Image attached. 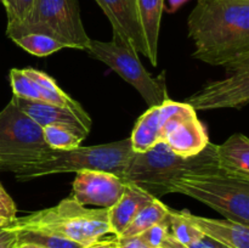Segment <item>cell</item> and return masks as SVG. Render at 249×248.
I'll list each match as a JSON object with an SVG mask.
<instances>
[{
	"instance_id": "7402d4cb",
	"label": "cell",
	"mask_w": 249,
	"mask_h": 248,
	"mask_svg": "<svg viewBox=\"0 0 249 248\" xmlns=\"http://www.w3.org/2000/svg\"><path fill=\"white\" fill-rule=\"evenodd\" d=\"M14 41L27 53L38 57H45L61 49H65V45L56 39L39 33L24 34L18 38H15Z\"/></svg>"
},
{
	"instance_id": "1f68e13d",
	"label": "cell",
	"mask_w": 249,
	"mask_h": 248,
	"mask_svg": "<svg viewBox=\"0 0 249 248\" xmlns=\"http://www.w3.org/2000/svg\"><path fill=\"white\" fill-rule=\"evenodd\" d=\"M187 1H190V0H168V7L165 10H167V12H169V14H174V12H177L182 5L186 4Z\"/></svg>"
},
{
	"instance_id": "e0dca14e",
	"label": "cell",
	"mask_w": 249,
	"mask_h": 248,
	"mask_svg": "<svg viewBox=\"0 0 249 248\" xmlns=\"http://www.w3.org/2000/svg\"><path fill=\"white\" fill-rule=\"evenodd\" d=\"M216 157L221 170L249 179V139L233 134L221 145H216Z\"/></svg>"
},
{
	"instance_id": "9a60e30c",
	"label": "cell",
	"mask_w": 249,
	"mask_h": 248,
	"mask_svg": "<svg viewBox=\"0 0 249 248\" xmlns=\"http://www.w3.org/2000/svg\"><path fill=\"white\" fill-rule=\"evenodd\" d=\"M180 215L203 235L229 248H249V226L232 220H216L194 215L187 211L179 212Z\"/></svg>"
},
{
	"instance_id": "3957f363",
	"label": "cell",
	"mask_w": 249,
	"mask_h": 248,
	"mask_svg": "<svg viewBox=\"0 0 249 248\" xmlns=\"http://www.w3.org/2000/svg\"><path fill=\"white\" fill-rule=\"evenodd\" d=\"M10 226L16 230H36L74 241L83 247L106 240L112 233L108 224V209L87 208L72 197L62 199L55 207L15 218Z\"/></svg>"
},
{
	"instance_id": "6da1fadb",
	"label": "cell",
	"mask_w": 249,
	"mask_h": 248,
	"mask_svg": "<svg viewBox=\"0 0 249 248\" xmlns=\"http://www.w3.org/2000/svg\"><path fill=\"white\" fill-rule=\"evenodd\" d=\"M187 28L194 58L225 70L249 61V0H197Z\"/></svg>"
},
{
	"instance_id": "d6986e66",
	"label": "cell",
	"mask_w": 249,
	"mask_h": 248,
	"mask_svg": "<svg viewBox=\"0 0 249 248\" xmlns=\"http://www.w3.org/2000/svg\"><path fill=\"white\" fill-rule=\"evenodd\" d=\"M160 106L150 107L136 122L130 135L131 150L136 153L146 152L160 142Z\"/></svg>"
},
{
	"instance_id": "8fae6325",
	"label": "cell",
	"mask_w": 249,
	"mask_h": 248,
	"mask_svg": "<svg viewBox=\"0 0 249 248\" xmlns=\"http://www.w3.org/2000/svg\"><path fill=\"white\" fill-rule=\"evenodd\" d=\"M10 83L15 96L65 107L83 118L91 119L82 105L66 94L45 72L36 68H14L10 71Z\"/></svg>"
},
{
	"instance_id": "d590c367",
	"label": "cell",
	"mask_w": 249,
	"mask_h": 248,
	"mask_svg": "<svg viewBox=\"0 0 249 248\" xmlns=\"http://www.w3.org/2000/svg\"><path fill=\"white\" fill-rule=\"evenodd\" d=\"M16 248H17V247H16Z\"/></svg>"
},
{
	"instance_id": "5b68a950",
	"label": "cell",
	"mask_w": 249,
	"mask_h": 248,
	"mask_svg": "<svg viewBox=\"0 0 249 248\" xmlns=\"http://www.w3.org/2000/svg\"><path fill=\"white\" fill-rule=\"evenodd\" d=\"M133 152L129 138L104 145L55 150L51 157L26 165L14 174L16 180L22 182L46 175L78 173L82 170H104L122 177Z\"/></svg>"
},
{
	"instance_id": "cb8c5ba5",
	"label": "cell",
	"mask_w": 249,
	"mask_h": 248,
	"mask_svg": "<svg viewBox=\"0 0 249 248\" xmlns=\"http://www.w3.org/2000/svg\"><path fill=\"white\" fill-rule=\"evenodd\" d=\"M169 231L170 235L184 246H189L190 243L196 241L201 237L203 233L197 230L194 225L185 220L179 212H175L169 209Z\"/></svg>"
},
{
	"instance_id": "4fadbf2b",
	"label": "cell",
	"mask_w": 249,
	"mask_h": 248,
	"mask_svg": "<svg viewBox=\"0 0 249 248\" xmlns=\"http://www.w3.org/2000/svg\"><path fill=\"white\" fill-rule=\"evenodd\" d=\"M125 182L118 175L104 170L78 172L72 184L71 197L82 206L111 208L124 192Z\"/></svg>"
},
{
	"instance_id": "f1b7e54d",
	"label": "cell",
	"mask_w": 249,
	"mask_h": 248,
	"mask_svg": "<svg viewBox=\"0 0 249 248\" xmlns=\"http://www.w3.org/2000/svg\"><path fill=\"white\" fill-rule=\"evenodd\" d=\"M117 248H150L139 236L117 237Z\"/></svg>"
},
{
	"instance_id": "ba28073f",
	"label": "cell",
	"mask_w": 249,
	"mask_h": 248,
	"mask_svg": "<svg viewBox=\"0 0 249 248\" xmlns=\"http://www.w3.org/2000/svg\"><path fill=\"white\" fill-rule=\"evenodd\" d=\"M85 53L90 57L108 66L112 71L133 85L150 107L160 106L169 100L164 73L152 77L139 58V53L129 50L116 41H100L90 39Z\"/></svg>"
},
{
	"instance_id": "e575fe53",
	"label": "cell",
	"mask_w": 249,
	"mask_h": 248,
	"mask_svg": "<svg viewBox=\"0 0 249 248\" xmlns=\"http://www.w3.org/2000/svg\"><path fill=\"white\" fill-rule=\"evenodd\" d=\"M17 248H41V247H38V246H34V245H21V246H17Z\"/></svg>"
},
{
	"instance_id": "d6a6232c",
	"label": "cell",
	"mask_w": 249,
	"mask_h": 248,
	"mask_svg": "<svg viewBox=\"0 0 249 248\" xmlns=\"http://www.w3.org/2000/svg\"><path fill=\"white\" fill-rule=\"evenodd\" d=\"M160 248H189V247H187V246L181 245L180 242H178V241L175 240V238L169 233V235H168V237L165 238L164 242H163L162 247Z\"/></svg>"
},
{
	"instance_id": "8992f818",
	"label": "cell",
	"mask_w": 249,
	"mask_h": 248,
	"mask_svg": "<svg viewBox=\"0 0 249 248\" xmlns=\"http://www.w3.org/2000/svg\"><path fill=\"white\" fill-rule=\"evenodd\" d=\"M43 128L12 101L0 112V172L16 170L51 157Z\"/></svg>"
},
{
	"instance_id": "4dcf8cb0",
	"label": "cell",
	"mask_w": 249,
	"mask_h": 248,
	"mask_svg": "<svg viewBox=\"0 0 249 248\" xmlns=\"http://www.w3.org/2000/svg\"><path fill=\"white\" fill-rule=\"evenodd\" d=\"M83 248H117V237L97 241V242L91 243L89 246H85Z\"/></svg>"
},
{
	"instance_id": "836d02e7",
	"label": "cell",
	"mask_w": 249,
	"mask_h": 248,
	"mask_svg": "<svg viewBox=\"0 0 249 248\" xmlns=\"http://www.w3.org/2000/svg\"><path fill=\"white\" fill-rule=\"evenodd\" d=\"M12 220H10V219H6V218H2V216H0V228L1 226H7L10 223H11Z\"/></svg>"
},
{
	"instance_id": "4316f807",
	"label": "cell",
	"mask_w": 249,
	"mask_h": 248,
	"mask_svg": "<svg viewBox=\"0 0 249 248\" xmlns=\"http://www.w3.org/2000/svg\"><path fill=\"white\" fill-rule=\"evenodd\" d=\"M17 207L6 190L0 184V216L14 220L16 218Z\"/></svg>"
},
{
	"instance_id": "9c48e42d",
	"label": "cell",
	"mask_w": 249,
	"mask_h": 248,
	"mask_svg": "<svg viewBox=\"0 0 249 248\" xmlns=\"http://www.w3.org/2000/svg\"><path fill=\"white\" fill-rule=\"evenodd\" d=\"M160 142H164L175 155L196 156L209 143L206 128L186 102L167 100L160 105Z\"/></svg>"
},
{
	"instance_id": "603a6c76",
	"label": "cell",
	"mask_w": 249,
	"mask_h": 248,
	"mask_svg": "<svg viewBox=\"0 0 249 248\" xmlns=\"http://www.w3.org/2000/svg\"><path fill=\"white\" fill-rule=\"evenodd\" d=\"M44 140L53 150H72L82 143V139L68 129L57 125L43 126Z\"/></svg>"
},
{
	"instance_id": "30bf717a",
	"label": "cell",
	"mask_w": 249,
	"mask_h": 248,
	"mask_svg": "<svg viewBox=\"0 0 249 248\" xmlns=\"http://www.w3.org/2000/svg\"><path fill=\"white\" fill-rule=\"evenodd\" d=\"M224 79L209 82L186 99L195 111L241 108L249 102V61L226 70Z\"/></svg>"
},
{
	"instance_id": "484cf974",
	"label": "cell",
	"mask_w": 249,
	"mask_h": 248,
	"mask_svg": "<svg viewBox=\"0 0 249 248\" xmlns=\"http://www.w3.org/2000/svg\"><path fill=\"white\" fill-rule=\"evenodd\" d=\"M169 233V216H167L163 221L151 226L150 229L140 233L139 237L150 248H160Z\"/></svg>"
},
{
	"instance_id": "277c9868",
	"label": "cell",
	"mask_w": 249,
	"mask_h": 248,
	"mask_svg": "<svg viewBox=\"0 0 249 248\" xmlns=\"http://www.w3.org/2000/svg\"><path fill=\"white\" fill-rule=\"evenodd\" d=\"M167 194L186 195L229 220L249 226V179L224 170L184 175L168 185Z\"/></svg>"
},
{
	"instance_id": "44dd1931",
	"label": "cell",
	"mask_w": 249,
	"mask_h": 248,
	"mask_svg": "<svg viewBox=\"0 0 249 248\" xmlns=\"http://www.w3.org/2000/svg\"><path fill=\"white\" fill-rule=\"evenodd\" d=\"M16 230V229H15ZM17 231V246L34 245L41 248H83L82 245L60 236L51 233L41 232L36 230H22Z\"/></svg>"
},
{
	"instance_id": "2e32d148",
	"label": "cell",
	"mask_w": 249,
	"mask_h": 248,
	"mask_svg": "<svg viewBox=\"0 0 249 248\" xmlns=\"http://www.w3.org/2000/svg\"><path fill=\"white\" fill-rule=\"evenodd\" d=\"M124 192L114 206L108 208V224L112 233L119 237L128 228L136 214L155 197L139 187L134 182L125 181Z\"/></svg>"
},
{
	"instance_id": "f546056e",
	"label": "cell",
	"mask_w": 249,
	"mask_h": 248,
	"mask_svg": "<svg viewBox=\"0 0 249 248\" xmlns=\"http://www.w3.org/2000/svg\"><path fill=\"white\" fill-rule=\"evenodd\" d=\"M187 247L189 248H229L226 247V246L221 245V243L216 242V241H214L213 238L208 237V236L206 235H202L201 237L197 238L196 241L190 243Z\"/></svg>"
},
{
	"instance_id": "ffe728a7",
	"label": "cell",
	"mask_w": 249,
	"mask_h": 248,
	"mask_svg": "<svg viewBox=\"0 0 249 248\" xmlns=\"http://www.w3.org/2000/svg\"><path fill=\"white\" fill-rule=\"evenodd\" d=\"M169 213V208L165 204L160 201V198H153L152 201L148 202L140 212L135 215V218L131 220L128 228L122 232L119 237H133V236H139L150 229L151 226L160 223L164 220Z\"/></svg>"
},
{
	"instance_id": "83f0119b",
	"label": "cell",
	"mask_w": 249,
	"mask_h": 248,
	"mask_svg": "<svg viewBox=\"0 0 249 248\" xmlns=\"http://www.w3.org/2000/svg\"><path fill=\"white\" fill-rule=\"evenodd\" d=\"M17 247V231L10 226L0 228V248H16Z\"/></svg>"
},
{
	"instance_id": "7a4b0ae2",
	"label": "cell",
	"mask_w": 249,
	"mask_h": 248,
	"mask_svg": "<svg viewBox=\"0 0 249 248\" xmlns=\"http://www.w3.org/2000/svg\"><path fill=\"white\" fill-rule=\"evenodd\" d=\"M221 170L216 157V145H208L196 156L181 157L158 142L146 152H133L122 179L134 182L155 198L167 195V187L174 179L184 175L203 174Z\"/></svg>"
},
{
	"instance_id": "5bb4252c",
	"label": "cell",
	"mask_w": 249,
	"mask_h": 248,
	"mask_svg": "<svg viewBox=\"0 0 249 248\" xmlns=\"http://www.w3.org/2000/svg\"><path fill=\"white\" fill-rule=\"evenodd\" d=\"M11 101L21 109L22 112L31 117L34 122L43 128L45 125H57L68 129L84 140L91 129V119H85L78 116L71 109L46 102L33 101V100L22 99L12 96Z\"/></svg>"
},
{
	"instance_id": "52a82bcc",
	"label": "cell",
	"mask_w": 249,
	"mask_h": 248,
	"mask_svg": "<svg viewBox=\"0 0 249 248\" xmlns=\"http://www.w3.org/2000/svg\"><path fill=\"white\" fill-rule=\"evenodd\" d=\"M29 33L45 34L62 43L65 48L79 50H85L90 43L78 0H36L23 23L6 27V35L11 40Z\"/></svg>"
},
{
	"instance_id": "d4e9b609",
	"label": "cell",
	"mask_w": 249,
	"mask_h": 248,
	"mask_svg": "<svg viewBox=\"0 0 249 248\" xmlns=\"http://www.w3.org/2000/svg\"><path fill=\"white\" fill-rule=\"evenodd\" d=\"M36 0H0L7 17V26L14 27L23 23L33 11Z\"/></svg>"
},
{
	"instance_id": "ac0fdd59",
	"label": "cell",
	"mask_w": 249,
	"mask_h": 248,
	"mask_svg": "<svg viewBox=\"0 0 249 248\" xmlns=\"http://www.w3.org/2000/svg\"><path fill=\"white\" fill-rule=\"evenodd\" d=\"M138 5L145 40L147 44L148 61L152 66H157L160 21L165 9L164 0H138Z\"/></svg>"
},
{
	"instance_id": "7c38bea8",
	"label": "cell",
	"mask_w": 249,
	"mask_h": 248,
	"mask_svg": "<svg viewBox=\"0 0 249 248\" xmlns=\"http://www.w3.org/2000/svg\"><path fill=\"white\" fill-rule=\"evenodd\" d=\"M113 29V41L148 58L138 0H95Z\"/></svg>"
}]
</instances>
